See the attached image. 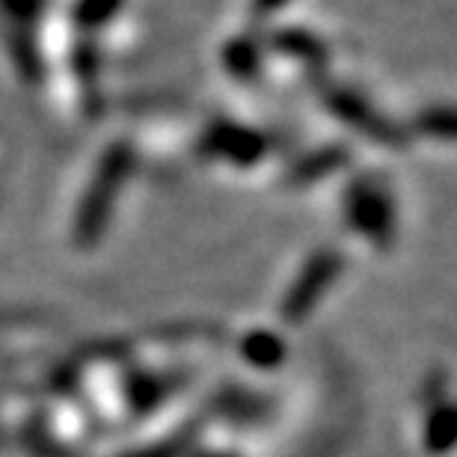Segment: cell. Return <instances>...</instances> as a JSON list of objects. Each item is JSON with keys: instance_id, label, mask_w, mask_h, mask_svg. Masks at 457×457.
<instances>
[{"instance_id": "52a82bcc", "label": "cell", "mask_w": 457, "mask_h": 457, "mask_svg": "<svg viewBox=\"0 0 457 457\" xmlns=\"http://www.w3.org/2000/svg\"><path fill=\"white\" fill-rule=\"evenodd\" d=\"M345 161V152L342 149H321L312 158H303L297 163L295 170H291V176H295L297 185H306V181H315L327 176V172H333L339 163Z\"/></svg>"}, {"instance_id": "3957f363", "label": "cell", "mask_w": 457, "mask_h": 457, "mask_svg": "<svg viewBox=\"0 0 457 457\" xmlns=\"http://www.w3.org/2000/svg\"><path fill=\"white\" fill-rule=\"evenodd\" d=\"M327 107L339 119H345V122H351L356 131L369 134L380 143H398L395 128H392L378 111H371L369 102L351 93V89H330V93H327Z\"/></svg>"}, {"instance_id": "ba28073f", "label": "cell", "mask_w": 457, "mask_h": 457, "mask_svg": "<svg viewBox=\"0 0 457 457\" xmlns=\"http://www.w3.org/2000/svg\"><path fill=\"white\" fill-rule=\"evenodd\" d=\"M226 62H228V69H232L235 75L250 78V75H255V71H262V51L255 48L253 42L241 39V42H235L232 48H228Z\"/></svg>"}, {"instance_id": "5b68a950", "label": "cell", "mask_w": 457, "mask_h": 457, "mask_svg": "<svg viewBox=\"0 0 457 457\" xmlns=\"http://www.w3.org/2000/svg\"><path fill=\"white\" fill-rule=\"evenodd\" d=\"M277 45L279 51H286L288 57H295L300 62H309V66H318V62H324V48L321 42L315 39V36L309 33H300V30H286L282 36H277Z\"/></svg>"}, {"instance_id": "8992f818", "label": "cell", "mask_w": 457, "mask_h": 457, "mask_svg": "<svg viewBox=\"0 0 457 457\" xmlns=\"http://www.w3.org/2000/svg\"><path fill=\"white\" fill-rule=\"evenodd\" d=\"M416 128L440 140H457V107H428L416 116Z\"/></svg>"}, {"instance_id": "277c9868", "label": "cell", "mask_w": 457, "mask_h": 457, "mask_svg": "<svg viewBox=\"0 0 457 457\" xmlns=\"http://www.w3.org/2000/svg\"><path fill=\"white\" fill-rule=\"evenodd\" d=\"M208 145L223 154V158L235 163H255L264 158V140L262 134L246 131L241 125H220L217 131L208 137Z\"/></svg>"}, {"instance_id": "7a4b0ae2", "label": "cell", "mask_w": 457, "mask_h": 457, "mask_svg": "<svg viewBox=\"0 0 457 457\" xmlns=\"http://www.w3.org/2000/svg\"><path fill=\"white\" fill-rule=\"evenodd\" d=\"M339 268H342V259L333 250L330 253L324 250V253L312 255V262L306 264L303 273H300V279L295 282V286H291V295L286 300L288 321H297L300 315L309 312V309L315 306V300L321 297V291L336 279Z\"/></svg>"}, {"instance_id": "6da1fadb", "label": "cell", "mask_w": 457, "mask_h": 457, "mask_svg": "<svg viewBox=\"0 0 457 457\" xmlns=\"http://www.w3.org/2000/svg\"><path fill=\"white\" fill-rule=\"evenodd\" d=\"M345 214L353 228H360L374 244H389L395 235L392 203L378 179H360L345 194Z\"/></svg>"}, {"instance_id": "9c48e42d", "label": "cell", "mask_w": 457, "mask_h": 457, "mask_svg": "<svg viewBox=\"0 0 457 457\" xmlns=\"http://www.w3.org/2000/svg\"><path fill=\"white\" fill-rule=\"evenodd\" d=\"M288 0H253V15L255 18H270L279 6H286Z\"/></svg>"}]
</instances>
